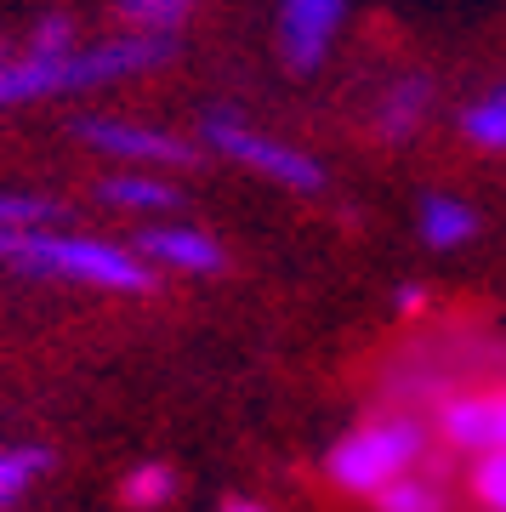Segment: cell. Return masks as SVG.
Instances as JSON below:
<instances>
[{"mask_svg": "<svg viewBox=\"0 0 506 512\" xmlns=\"http://www.w3.org/2000/svg\"><path fill=\"white\" fill-rule=\"evenodd\" d=\"M171 63H177V35H143V29H126V35L97 40V46H69V52L0 57V109L143 80V74H160Z\"/></svg>", "mask_w": 506, "mask_h": 512, "instance_id": "1", "label": "cell"}, {"mask_svg": "<svg viewBox=\"0 0 506 512\" xmlns=\"http://www.w3.org/2000/svg\"><path fill=\"white\" fill-rule=\"evenodd\" d=\"M0 262H12L29 279L86 285V291H109V296H154L160 291V268L137 245H114V239H91V234L6 228Z\"/></svg>", "mask_w": 506, "mask_h": 512, "instance_id": "2", "label": "cell"}, {"mask_svg": "<svg viewBox=\"0 0 506 512\" xmlns=\"http://www.w3.org/2000/svg\"><path fill=\"white\" fill-rule=\"evenodd\" d=\"M427 444H433V427L421 416H410V410H381V416H364L347 433H336L319 467H325L330 490L353 495V501H370L393 478L416 473L421 461H427Z\"/></svg>", "mask_w": 506, "mask_h": 512, "instance_id": "3", "label": "cell"}, {"mask_svg": "<svg viewBox=\"0 0 506 512\" xmlns=\"http://www.w3.org/2000/svg\"><path fill=\"white\" fill-rule=\"evenodd\" d=\"M199 137H205L211 154L245 165L262 183L290 188V194H325V183H330V171H325L319 154H308V148H296V143H285V137H273V131L251 126V120L234 114V109H211L199 120Z\"/></svg>", "mask_w": 506, "mask_h": 512, "instance_id": "4", "label": "cell"}, {"mask_svg": "<svg viewBox=\"0 0 506 512\" xmlns=\"http://www.w3.org/2000/svg\"><path fill=\"white\" fill-rule=\"evenodd\" d=\"M74 137L109 160H126V165H154V171H194L205 148L177 137L165 126H143V120H120V114H80L74 120Z\"/></svg>", "mask_w": 506, "mask_h": 512, "instance_id": "5", "label": "cell"}, {"mask_svg": "<svg viewBox=\"0 0 506 512\" xmlns=\"http://www.w3.org/2000/svg\"><path fill=\"white\" fill-rule=\"evenodd\" d=\"M353 0H279L273 6V40H279V63L296 80L319 74L336 57V40L347 29Z\"/></svg>", "mask_w": 506, "mask_h": 512, "instance_id": "6", "label": "cell"}, {"mask_svg": "<svg viewBox=\"0 0 506 512\" xmlns=\"http://www.w3.org/2000/svg\"><path fill=\"white\" fill-rule=\"evenodd\" d=\"M160 274H188V279H217L228 274V245L199 222H148L131 239Z\"/></svg>", "mask_w": 506, "mask_h": 512, "instance_id": "7", "label": "cell"}, {"mask_svg": "<svg viewBox=\"0 0 506 512\" xmlns=\"http://www.w3.org/2000/svg\"><path fill=\"white\" fill-rule=\"evenodd\" d=\"M438 109V86L433 74H393L387 86H381L376 109H370V131H376L381 143H416L421 131H427V120H433Z\"/></svg>", "mask_w": 506, "mask_h": 512, "instance_id": "8", "label": "cell"}, {"mask_svg": "<svg viewBox=\"0 0 506 512\" xmlns=\"http://www.w3.org/2000/svg\"><path fill=\"white\" fill-rule=\"evenodd\" d=\"M433 439H444L455 456L495 450V393L489 387H455L433 404Z\"/></svg>", "mask_w": 506, "mask_h": 512, "instance_id": "9", "label": "cell"}, {"mask_svg": "<svg viewBox=\"0 0 506 512\" xmlns=\"http://www.w3.org/2000/svg\"><path fill=\"white\" fill-rule=\"evenodd\" d=\"M416 234H421L427 251L455 256V251H467V245H478L484 211H478L467 194H455V188H433V194H421V205H416Z\"/></svg>", "mask_w": 506, "mask_h": 512, "instance_id": "10", "label": "cell"}, {"mask_svg": "<svg viewBox=\"0 0 506 512\" xmlns=\"http://www.w3.org/2000/svg\"><path fill=\"white\" fill-rule=\"evenodd\" d=\"M97 200L114 205V211H131V217H171L182 205L177 183L154 177V165H131V171H114L97 183Z\"/></svg>", "mask_w": 506, "mask_h": 512, "instance_id": "11", "label": "cell"}, {"mask_svg": "<svg viewBox=\"0 0 506 512\" xmlns=\"http://www.w3.org/2000/svg\"><path fill=\"white\" fill-rule=\"evenodd\" d=\"M455 131H461V143L478 148V154H506V80L472 97L467 109L455 114Z\"/></svg>", "mask_w": 506, "mask_h": 512, "instance_id": "12", "label": "cell"}, {"mask_svg": "<svg viewBox=\"0 0 506 512\" xmlns=\"http://www.w3.org/2000/svg\"><path fill=\"white\" fill-rule=\"evenodd\" d=\"M370 512H455V501H450V484H438L433 473H404V478H393L387 490H376L370 495Z\"/></svg>", "mask_w": 506, "mask_h": 512, "instance_id": "13", "label": "cell"}, {"mask_svg": "<svg viewBox=\"0 0 506 512\" xmlns=\"http://www.w3.org/2000/svg\"><path fill=\"white\" fill-rule=\"evenodd\" d=\"M177 490H182L177 467H171V461H160V456L137 461V467L120 478V501H126L131 512H160V507H171V501H177Z\"/></svg>", "mask_w": 506, "mask_h": 512, "instance_id": "14", "label": "cell"}, {"mask_svg": "<svg viewBox=\"0 0 506 512\" xmlns=\"http://www.w3.org/2000/svg\"><path fill=\"white\" fill-rule=\"evenodd\" d=\"M205 0H114V18L143 35H182Z\"/></svg>", "mask_w": 506, "mask_h": 512, "instance_id": "15", "label": "cell"}, {"mask_svg": "<svg viewBox=\"0 0 506 512\" xmlns=\"http://www.w3.org/2000/svg\"><path fill=\"white\" fill-rule=\"evenodd\" d=\"M52 461L57 456L46 444H12V450H0V507H18L23 495L52 473Z\"/></svg>", "mask_w": 506, "mask_h": 512, "instance_id": "16", "label": "cell"}, {"mask_svg": "<svg viewBox=\"0 0 506 512\" xmlns=\"http://www.w3.org/2000/svg\"><path fill=\"white\" fill-rule=\"evenodd\" d=\"M63 217H69V205L40 200V194H12V188H0V228H57Z\"/></svg>", "mask_w": 506, "mask_h": 512, "instance_id": "17", "label": "cell"}, {"mask_svg": "<svg viewBox=\"0 0 506 512\" xmlns=\"http://www.w3.org/2000/svg\"><path fill=\"white\" fill-rule=\"evenodd\" d=\"M467 495L478 501V512H506V450H484V456H472Z\"/></svg>", "mask_w": 506, "mask_h": 512, "instance_id": "18", "label": "cell"}, {"mask_svg": "<svg viewBox=\"0 0 506 512\" xmlns=\"http://www.w3.org/2000/svg\"><path fill=\"white\" fill-rule=\"evenodd\" d=\"M23 46H29V52H69V46H80V29H74L69 12H40Z\"/></svg>", "mask_w": 506, "mask_h": 512, "instance_id": "19", "label": "cell"}, {"mask_svg": "<svg viewBox=\"0 0 506 512\" xmlns=\"http://www.w3.org/2000/svg\"><path fill=\"white\" fill-rule=\"evenodd\" d=\"M393 313L398 319H427V313H433V285H421V279L393 285Z\"/></svg>", "mask_w": 506, "mask_h": 512, "instance_id": "20", "label": "cell"}, {"mask_svg": "<svg viewBox=\"0 0 506 512\" xmlns=\"http://www.w3.org/2000/svg\"><path fill=\"white\" fill-rule=\"evenodd\" d=\"M495 450H506V387H495Z\"/></svg>", "mask_w": 506, "mask_h": 512, "instance_id": "21", "label": "cell"}, {"mask_svg": "<svg viewBox=\"0 0 506 512\" xmlns=\"http://www.w3.org/2000/svg\"><path fill=\"white\" fill-rule=\"evenodd\" d=\"M222 512H268V507H262V501H251V495H228V501H222Z\"/></svg>", "mask_w": 506, "mask_h": 512, "instance_id": "22", "label": "cell"}, {"mask_svg": "<svg viewBox=\"0 0 506 512\" xmlns=\"http://www.w3.org/2000/svg\"><path fill=\"white\" fill-rule=\"evenodd\" d=\"M0 57H6V52H0Z\"/></svg>", "mask_w": 506, "mask_h": 512, "instance_id": "23", "label": "cell"}]
</instances>
